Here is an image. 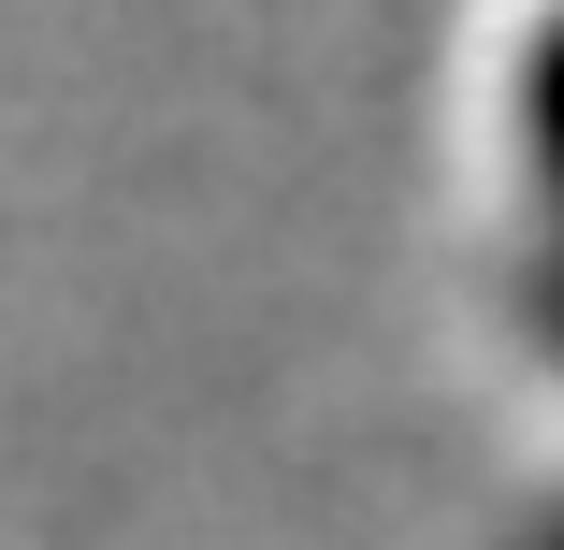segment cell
I'll use <instances>...</instances> for the list:
<instances>
[{"mask_svg":"<svg viewBox=\"0 0 564 550\" xmlns=\"http://www.w3.org/2000/svg\"><path fill=\"white\" fill-rule=\"evenodd\" d=\"M550 334H564V276H550Z\"/></svg>","mask_w":564,"mask_h":550,"instance_id":"7a4b0ae2","label":"cell"},{"mask_svg":"<svg viewBox=\"0 0 564 550\" xmlns=\"http://www.w3.org/2000/svg\"><path fill=\"white\" fill-rule=\"evenodd\" d=\"M550 550H564V536H550Z\"/></svg>","mask_w":564,"mask_h":550,"instance_id":"3957f363","label":"cell"},{"mask_svg":"<svg viewBox=\"0 0 564 550\" xmlns=\"http://www.w3.org/2000/svg\"><path fill=\"white\" fill-rule=\"evenodd\" d=\"M521 131H535L550 203H564V15H550V30H535V58H521Z\"/></svg>","mask_w":564,"mask_h":550,"instance_id":"6da1fadb","label":"cell"}]
</instances>
